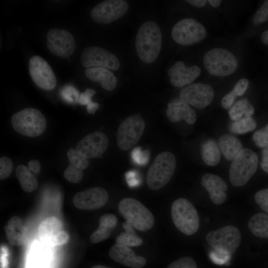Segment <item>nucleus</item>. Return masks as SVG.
I'll return each instance as SVG.
<instances>
[{"instance_id":"f257e3e1","label":"nucleus","mask_w":268,"mask_h":268,"mask_svg":"<svg viewBox=\"0 0 268 268\" xmlns=\"http://www.w3.org/2000/svg\"><path fill=\"white\" fill-rule=\"evenodd\" d=\"M162 34L158 25L152 21L144 22L138 28L135 49L140 60L152 63L157 58L161 48Z\"/></svg>"},{"instance_id":"f03ea898","label":"nucleus","mask_w":268,"mask_h":268,"mask_svg":"<svg viewBox=\"0 0 268 268\" xmlns=\"http://www.w3.org/2000/svg\"><path fill=\"white\" fill-rule=\"evenodd\" d=\"M176 165V158L172 153L165 151L158 154L146 173L148 187L155 191L165 186L172 178Z\"/></svg>"},{"instance_id":"7ed1b4c3","label":"nucleus","mask_w":268,"mask_h":268,"mask_svg":"<svg viewBox=\"0 0 268 268\" xmlns=\"http://www.w3.org/2000/svg\"><path fill=\"white\" fill-rule=\"evenodd\" d=\"M258 165L257 153L249 148H243L235 156L229 168V180L235 187L245 185L256 172Z\"/></svg>"},{"instance_id":"20e7f679","label":"nucleus","mask_w":268,"mask_h":268,"mask_svg":"<svg viewBox=\"0 0 268 268\" xmlns=\"http://www.w3.org/2000/svg\"><path fill=\"white\" fill-rule=\"evenodd\" d=\"M119 213L135 229L142 232L150 230L154 224L151 212L139 201L131 198L122 199L119 203Z\"/></svg>"},{"instance_id":"39448f33","label":"nucleus","mask_w":268,"mask_h":268,"mask_svg":"<svg viewBox=\"0 0 268 268\" xmlns=\"http://www.w3.org/2000/svg\"><path fill=\"white\" fill-rule=\"evenodd\" d=\"M11 123L16 132L29 137L42 134L46 130L47 124L43 114L33 108H27L14 114Z\"/></svg>"},{"instance_id":"423d86ee","label":"nucleus","mask_w":268,"mask_h":268,"mask_svg":"<svg viewBox=\"0 0 268 268\" xmlns=\"http://www.w3.org/2000/svg\"><path fill=\"white\" fill-rule=\"evenodd\" d=\"M171 213L175 226L183 234L190 236L198 230L200 220L197 210L188 200H175L171 205Z\"/></svg>"},{"instance_id":"0eeeda50","label":"nucleus","mask_w":268,"mask_h":268,"mask_svg":"<svg viewBox=\"0 0 268 268\" xmlns=\"http://www.w3.org/2000/svg\"><path fill=\"white\" fill-rule=\"evenodd\" d=\"M206 70L211 75L226 76L234 73L238 67L235 55L223 48H214L207 51L203 57Z\"/></svg>"},{"instance_id":"6e6552de","label":"nucleus","mask_w":268,"mask_h":268,"mask_svg":"<svg viewBox=\"0 0 268 268\" xmlns=\"http://www.w3.org/2000/svg\"><path fill=\"white\" fill-rule=\"evenodd\" d=\"M205 238L208 245L214 250L228 255L235 253L241 242L240 231L232 225L210 231Z\"/></svg>"},{"instance_id":"1a4fd4ad","label":"nucleus","mask_w":268,"mask_h":268,"mask_svg":"<svg viewBox=\"0 0 268 268\" xmlns=\"http://www.w3.org/2000/svg\"><path fill=\"white\" fill-rule=\"evenodd\" d=\"M145 126L144 121L140 114L127 118L118 129L117 143L118 147L123 151L133 148L141 137Z\"/></svg>"},{"instance_id":"9d476101","label":"nucleus","mask_w":268,"mask_h":268,"mask_svg":"<svg viewBox=\"0 0 268 268\" xmlns=\"http://www.w3.org/2000/svg\"><path fill=\"white\" fill-rule=\"evenodd\" d=\"M206 35L204 27L191 18H185L176 23L171 30L175 42L182 45H191L203 40Z\"/></svg>"},{"instance_id":"9b49d317","label":"nucleus","mask_w":268,"mask_h":268,"mask_svg":"<svg viewBox=\"0 0 268 268\" xmlns=\"http://www.w3.org/2000/svg\"><path fill=\"white\" fill-rule=\"evenodd\" d=\"M128 8L129 4L126 0H104L92 8L90 15L94 22L101 24H106L123 16Z\"/></svg>"},{"instance_id":"f8f14e48","label":"nucleus","mask_w":268,"mask_h":268,"mask_svg":"<svg viewBox=\"0 0 268 268\" xmlns=\"http://www.w3.org/2000/svg\"><path fill=\"white\" fill-rule=\"evenodd\" d=\"M81 63L86 68L103 67L114 70L120 67L117 57L109 51L101 47L92 46L86 48L82 52Z\"/></svg>"},{"instance_id":"ddd939ff","label":"nucleus","mask_w":268,"mask_h":268,"mask_svg":"<svg viewBox=\"0 0 268 268\" xmlns=\"http://www.w3.org/2000/svg\"><path fill=\"white\" fill-rule=\"evenodd\" d=\"M47 44L52 53L63 58L70 57L75 50L73 35L65 29L49 30L47 34Z\"/></svg>"},{"instance_id":"4468645a","label":"nucleus","mask_w":268,"mask_h":268,"mask_svg":"<svg viewBox=\"0 0 268 268\" xmlns=\"http://www.w3.org/2000/svg\"><path fill=\"white\" fill-rule=\"evenodd\" d=\"M29 71L34 82L40 88L52 90L57 85V79L49 64L39 56H33L29 62Z\"/></svg>"},{"instance_id":"2eb2a0df","label":"nucleus","mask_w":268,"mask_h":268,"mask_svg":"<svg viewBox=\"0 0 268 268\" xmlns=\"http://www.w3.org/2000/svg\"><path fill=\"white\" fill-rule=\"evenodd\" d=\"M214 97V92L211 86L201 83L188 85L179 93V98L182 102L201 109L209 105Z\"/></svg>"},{"instance_id":"dca6fc26","label":"nucleus","mask_w":268,"mask_h":268,"mask_svg":"<svg viewBox=\"0 0 268 268\" xmlns=\"http://www.w3.org/2000/svg\"><path fill=\"white\" fill-rule=\"evenodd\" d=\"M108 200L109 195L105 189L93 187L76 194L73 198V203L79 209L93 210L104 206Z\"/></svg>"},{"instance_id":"f3484780","label":"nucleus","mask_w":268,"mask_h":268,"mask_svg":"<svg viewBox=\"0 0 268 268\" xmlns=\"http://www.w3.org/2000/svg\"><path fill=\"white\" fill-rule=\"evenodd\" d=\"M108 139L102 132L92 133L81 139L77 144L76 150L85 158L100 157L108 146Z\"/></svg>"},{"instance_id":"a211bd4d","label":"nucleus","mask_w":268,"mask_h":268,"mask_svg":"<svg viewBox=\"0 0 268 268\" xmlns=\"http://www.w3.org/2000/svg\"><path fill=\"white\" fill-rule=\"evenodd\" d=\"M201 69L197 66L186 67L182 61L176 62L168 71L171 84L178 87L189 85L201 74Z\"/></svg>"},{"instance_id":"6ab92c4d","label":"nucleus","mask_w":268,"mask_h":268,"mask_svg":"<svg viewBox=\"0 0 268 268\" xmlns=\"http://www.w3.org/2000/svg\"><path fill=\"white\" fill-rule=\"evenodd\" d=\"M109 255L115 262L131 268H141L146 263L144 257L136 256L130 247L117 243L111 247Z\"/></svg>"},{"instance_id":"aec40b11","label":"nucleus","mask_w":268,"mask_h":268,"mask_svg":"<svg viewBox=\"0 0 268 268\" xmlns=\"http://www.w3.org/2000/svg\"><path fill=\"white\" fill-rule=\"evenodd\" d=\"M201 184L208 193L210 199L213 203L220 204L225 201L228 187L221 177L206 173L202 176Z\"/></svg>"},{"instance_id":"412c9836","label":"nucleus","mask_w":268,"mask_h":268,"mask_svg":"<svg viewBox=\"0 0 268 268\" xmlns=\"http://www.w3.org/2000/svg\"><path fill=\"white\" fill-rule=\"evenodd\" d=\"M166 115L169 120L174 123L183 120L187 124L193 125L197 120L195 111L189 104L181 101L169 103Z\"/></svg>"},{"instance_id":"4be33fe9","label":"nucleus","mask_w":268,"mask_h":268,"mask_svg":"<svg viewBox=\"0 0 268 268\" xmlns=\"http://www.w3.org/2000/svg\"><path fill=\"white\" fill-rule=\"evenodd\" d=\"M86 76L91 80L99 82L105 90H114L117 83L114 74L108 68L103 67H92L85 71Z\"/></svg>"},{"instance_id":"5701e85b","label":"nucleus","mask_w":268,"mask_h":268,"mask_svg":"<svg viewBox=\"0 0 268 268\" xmlns=\"http://www.w3.org/2000/svg\"><path fill=\"white\" fill-rule=\"evenodd\" d=\"M26 228L20 217H12L5 226L6 239L11 246L22 245L26 239Z\"/></svg>"},{"instance_id":"b1692460","label":"nucleus","mask_w":268,"mask_h":268,"mask_svg":"<svg viewBox=\"0 0 268 268\" xmlns=\"http://www.w3.org/2000/svg\"><path fill=\"white\" fill-rule=\"evenodd\" d=\"M61 221L55 216H50L41 222L38 228V235L41 241L48 245L51 240L62 230Z\"/></svg>"},{"instance_id":"393cba45","label":"nucleus","mask_w":268,"mask_h":268,"mask_svg":"<svg viewBox=\"0 0 268 268\" xmlns=\"http://www.w3.org/2000/svg\"><path fill=\"white\" fill-rule=\"evenodd\" d=\"M218 144L225 159L231 161L243 149L240 141L230 134H223L219 138Z\"/></svg>"},{"instance_id":"a878e982","label":"nucleus","mask_w":268,"mask_h":268,"mask_svg":"<svg viewBox=\"0 0 268 268\" xmlns=\"http://www.w3.org/2000/svg\"><path fill=\"white\" fill-rule=\"evenodd\" d=\"M201 155L202 160L207 165L214 166L218 164L221 153L217 142L212 139L204 142L201 147Z\"/></svg>"},{"instance_id":"bb28decb","label":"nucleus","mask_w":268,"mask_h":268,"mask_svg":"<svg viewBox=\"0 0 268 268\" xmlns=\"http://www.w3.org/2000/svg\"><path fill=\"white\" fill-rule=\"evenodd\" d=\"M248 226L255 236L268 238V214L258 213L254 214L249 219Z\"/></svg>"},{"instance_id":"cd10ccee","label":"nucleus","mask_w":268,"mask_h":268,"mask_svg":"<svg viewBox=\"0 0 268 268\" xmlns=\"http://www.w3.org/2000/svg\"><path fill=\"white\" fill-rule=\"evenodd\" d=\"M16 175L24 191L32 192L37 188L38 183L37 179L25 165L20 164L17 167Z\"/></svg>"},{"instance_id":"c85d7f7f","label":"nucleus","mask_w":268,"mask_h":268,"mask_svg":"<svg viewBox=\"0 0 268 268\" xmlns=\"http://www.w3.org/2000/svg\"><path fill=\"white\" fill-rule=\"evenodd\" d=\"M253 105L246 98H242L236 102L229 110L231 119L236 121L241 119L244 115L246 118L250 117L254 113Z\"/></svg>"},{"instance_id":"c756f323","label":"nucleus","mask_w":268,"mask_h":268,"mask_svg":"<svg viewBox=\"0 0 268 268\" xmlns=\"http://www.w3.org/2000/svg\"><path fill=\"white\" fill-rule=\"evenodd\" d=\"M256 126V122L253 118L245 117L232 123L229 129L232 133L244 134L253 131Z\"/></svg>"},{"instance_id":"7c9ffc66","label":"nucleus","mask_w":268,"mask_h":268,"mask_svg":"<svg viewBox=\"0 0 268 268\" xmlns=\"http://www.w3.org/2000/svg\"><path fill=\"white\" fill-rule=\"evenodd\" d=\"M67 156L69 164L75 167L83 170L89 165V162L82 154L76 149L70 148L67 152Z\"/></svg>"},{"instance_id":"2f4dec72","label":"nucleus","mask_w":268,"mask_h":268,"mask_svg":"<svg viewBox=\"0 0 268 268\" xmlns=\"http://www.w3.org/2000/svg\"><path fill=\"white\" fill-rule=\"evenodd\" d=\"M143 243L142 238L136 233L122 232L116 238V243L128 247H135L141 245Z\"/></svg>"},{"instance_id":"473e14b6","label":"nucleus","mask_w":268,"mask_h":268,"mask_svg":"<svg viewBox=\"0 0 268 268\" xmlns=\"http://www.w3.org/2000/svg\"><path fill=\"white\" fill-rule=\"evenodd\" d=\"M64 176L68 182L75 184L81 181L83 177V172L82 170L69 164L65 170Z\"/></svg>"},{"instance_id":"72a5a7b5","label":"nucleus","mask_w":268,"mask_h":268,"mask_svg":"<svg viewBox=\"0 0 268 268\" xmlns=\"http://www.w3.org/2000/svg\"><path fill=\"white\" fill-rule=\"evenodd\" d=\"M253 139L259 147L265 148L268 146V124L254 134Z\"/></svg>"},{"instance_id":"f704fd0d","label":"nucleus","mask_w":268,"mask_h":268,"mask_svg":"<svg viewBox=\"0 0 268 268\" xmlns=\"http://www.w3.org/2000/svg\"><path fill=\"white\" fill-rule=\"evenodd\" d=\"M62 98L67 102L76 103L78 102L79 92L77 90L71 85H66L61 90Z\"/></svg>"},{"instance_id":"c9c22d12","label":"nucleus","mask_w":268,"mask_h":268,"mask_svg":"<svg viewBox=\"0 0 268 268\" xmlns=\"http://www.w3.org/2000/svg\"><path fill=\"white\" fill-rule=\"evenodd\" d=\"M111 230V228L99 225L98 229L90 236L91 242L96 244L107 239L110 235Z\"/></svg>"},{"instance_id":"e433bc0d","label":"nucleus","mask_w":268,"mask_h":268,"mask_svg":"<svg viewBox=\"0 0 268 268\" xmlns=\"http://www.w3.org/2000/svg\"><path fill=\"white\" fill-rule=\"evenodd\" d=\"M167 268H198L196 262L192 258L184 257L171 263Z\"/></svg>"},{"instance_id":"4c0bfd02","label":"nucleus","mask_w":268,"mask_h":268,"mask_svg":"<svg viewBox=\"0 0 268 268\" xmlns=\"http://www.w3.org/2000/svg\"><path fill=\"white\" fill-rule=\"evenodd\" d=\"M13 165L8 157L3 156L0 159V178L1 180L8 178L11 173Z\"/></svg>"},{"instance_id":"58836bf2","label":"nucleus","mask_w":268,"mask_h":268,"mask_svg":"<svg viewBox=\"0 0 268 268\" xmlns=\"http://www.w3.org/2000/svg\"><path fill=\"white\" fill-rule=\"evenodd\" d=\"M268 21V0H265L255 13L253 22L257 25Z\"/></svg>"},{"instance_id":"ea45409f","label":"nucleus","mask_w":268,"mask_h":268,"mask_svg":"<svg viewBox=\"0 0 268 268\" xmlns=\"http://www.w3.org/2000/svg\"><path fill=\"white\" fill-rule=\"evenodd\" d=\"M254 199L260 208L268 213V188L258 191L255 195Z\"/></svg>"},{"instance_id":"a19ab883","label":"nucleus","mask_w":268,"mask_h":268,"mask_svg":"<svg viewBox=\"0 0 268 268\" xmlns=\"http://www.w3.org/2000/svg\"><path fill=\"white\" fill-rule=\"evenodd\" d=\"M132 157L137 164L144 165L148 161L149 152L148 150H142L139 147H136L133 150Z\"/></svg>"},{"instance_id":"79ce46f5","label":"nucleus","mask_w":268,"mask_h":268,"mask_svg":"<svg viewBox=\"0 0 268 268\" xmlns=\"http://www.w3.org/2000/svg\"><path fill=\"white\" fill-rule=\"evenodd\" d=\"M117 217L112 213H106L102 215L99 219V225L112 229L117 223Z\"/></svg>"},{"instance_id":"37998d69","label":"nucleus","mask_w":268,"mask_h":268,"mask_svg":"<svg viewBox=\"0 0 268 268\" xmlns=\"http://www.w3.org/2000/svg\"><path fill=\"white\" fill-rule=\"evenodd\" d=\"M209 257L215 264L222 265L228 262L231 258V255L217 252L215 250L210 252Z\"/></svg>"},{"instance_id":"c03bdc74","label":"nucleus","mask_w":268,"mask_h":268,"mask_svg":"<svg viewBox=\"0 0 268 268\" xmlns=\"http://www.w3.org/2000/svg\"><path fill=\"white\" fill-rule=\"evenodd\" d=\"M248 84L247 79L241 78L236 83L231 92L236 97L241 96L246 92Z\"/></svg>"},{"instance_id":"a18cd8bd","label":"nucleus","mask_w":268,"mask_h":268,"mask_svg":"<svg viewBox=\"0 0 268 268\" xmlns=\"http://www.w3.org/2000/svg\"><path fill=\"white\" fill-rule=\"evenodd\" d=\"M69 238L67 233L62 230L51 240L48 246H55L64 244L68 241Z\"/></svg>"},{"instance_id":"49530a36","label":"nucleus","mask_w":268,"mask_h":268,"mask_svg":"<svg viewBox=\"0 0 268 268\" xmlns=\"http://www.w3.org/2000/svg\"><path fill=\"white\" fill-rule=\"evenodd\" d=\"M95 94V91L91 89H87L81 93L79 96L78 102L79 104L86 105H88L91 101V97Z\"/></svg>"},{"instance_id":"de8ad7c7","label":"nucleus","mask_w":268,"mask_h":268,"mask_svg":"<svg viewBox=\"0 0 268 268\" xmlns=\"http://www.w3.org/2000/svg\"><path fill=\"white\" fill-rule=\"evenodd\" d=\"M236 97L231 92L226 94L221 100L222 107L225 109L230 108L234 103Z\"/></svg>"},{"instance_id":"09e8293b","label":"nucleus","mask_w":268,"mask_h":268,"mask_svg":"<svg viewBox=\"0 0 268 268\" xmlns=\"http://www.w3.org/2000/svg\"><path fill=\"white\" fill-rule=\"evenodd\" d=\"M262 169L268 174V146L262 150V157L261 162Z\"/></svg>"},{"instance_id":"8fccbe9b","label":"nucleus","mask_w":268,"mask_h":268,"mask_svg":"<svg viewBox=\"0 0 268 268\" xmlns=\"http://www.w3.org/2000/svg\"><path fill=\"white\" fill-rule=\"evenodd\" d=\"M28 168L34 174L39 173L41 170V164L37 160H31L28 163Z\"/></svg>"},{"instance_id":"3c124183","label":"nucleus","mask_w":268,"mask_h":268,"mask_svg":"<svg viewBox=\"0 0 268 268\" xmlns=\"http://www.w3.org/2000/svg\"><path fill=\"white\" fill-rule=\"evenodd\" d=\"M127 182L131 186H134L138 184L135 179V174L134 171H129L126 174Z\"/></svg>"},{"instance_id":"603ef678","label":"nucleus","mask_w":268,"mask_h":268,"mask_svg":"<svg viewBox=\"0 0 268 268\" xmlns=\"http://www.w3.org/2000/svg\"><path fill=\"white\" fill-rule=\"evenodd\" d=\"M99 104L97 102H91L86 107V111L88 114H93L99 108Z\"/></svg>"},{"instance_id":"864d4df0","label":"nucleus","mask_w":268,"mask_h":268,"mask_svg":"<svg viewBox=\"0 0 268 268\" xmlns=\"http://www.w3.org/2000/svg\"><path fill=\"white\" fill-rule=\"evenodd\" d=\"M186 2L190 4L198 7H203L206 3L207 0H187Z\"/></svg>"},{"instance_id":"5fc2aeb1","label":"nucleus","mask_w":268,"mask_h":268,"mask_svg":"<svg viewBox=\"0 0 268 268\" xmlns=\"http://www.w3.org/2000/svg\"><path fill=\"white\" fill-rule=\"evenodd\" d=\"M261 39L264 44L268 45V30L262 34Z\"/></svg>"},{"instance_id":"6e6d98bb","label":"nucleus","mask_w":268,"mask_h":268,"mask_svg":"<svg viewBox=\"0 0 268 268\" xmlns=\"http://www.w3.org/2000/svg\"><path fill=\"white\" fill-rule=\"evenodd\" d=\"M212 6L214 7H217L219 6L221 3V0H209L208 1Z\"/></svg>"},{"instance_id":"4d7b16f0","label":"nucleus","mask_w":268,"mask_h":268,"mask_svg":"<svg viewBox=\"0 0 268 268\" xmlns=\"http://www.w3.org/2000/svg\"><path fill=\"white\" fill-rule=\"evenodd\" d=\"M91 268H109V267H107L101 266V265H96V266H94L92 267Z\"/></svg>"}]
</instances>
